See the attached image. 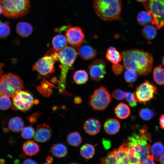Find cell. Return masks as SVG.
I'll return each mask as SVG.
<instances>
[{"instance_id":"obj_1","label":"cell","mask_w":164,"mask_h":164,"mask_svg":"<svg viewBox=\"0 0 164 164\" xmlns=\"http://www.w3.org/2000/svg\"><path fill=\"white\" fill-rule=\"evenodd\" d=\"M121 55L125 68L132 70L137 74L143 76L148 75L152 71L154 60L149 52L134 49L123 51Z\"/></svg>"},{"instance_id":"obj_2","label":"cell","mask_w":164,"mask_h":164,"mask_svg":"<svg viewBox=\"0 0 164 164\" xmlns=\"http://www.w3.org/2000/svg\"><path fill=\"white\" fill-rule=\"evenodd\" d=\"M151 136L146 132L134 133L125 142L129 147L130 164H141L150 154V146L148 143Z\"/></svg>"},{"instance_id":"obj_3","label":"cell","mask_w":164,"mask_h":164,"mask_svg":"<svg viewBox=\"0 0 164 164\" xmlns=\"http://www.w3.org/2000/svg\"><path fill=\"white\" fill-rule=\"evenodd\" d=\"M93 6L97 16L104 21L120 19L121 0H94Z\"/></svg>"},{"instance_id":"obj_4","label":"cell","mask_w":164,"mask_h":164,"mask_svg":"<svg viewBox=\"0 0 164 164\" xmlns=\"http://www.w3.org/2000/svg\"><path fill=\"white\" fill-rule=\"evenodd\" d=\"M77 47L71 46L66 47L57 52L58 59L61 63V75L59 83V91L60 93L65 91L67 75L72 67L77 55Z\"/></svg>"},{"instance_id":"obj_5","label":"cell","mask_w":164,"mask_h":164,"mask_svg":"<svg viewBox=\"0 0 164 164\" xmlns=\"http://www.w3.org/2000/svg\"><path fill=\"white\" fill-rule=\"evenodd\" d=\"M2 14L8 18H18L29 12L30 0H0Z\"/></svg>"},{"instance_id":"obj_6","label":"cell","mask_w":164,"mask_h":164,"mask_svg":"<svg viewBox=\"0 0 164 164\" xmlns=\"http://www.w3.org/2000/svg\"><path fill=\"white\" fill-rule=\"evenodd\" d=\"M23 81L18 76L10 73L2 75L0 78V97L13 98L24 88Z\"/></svg>"},{"instance_id":"obj_7","label":"cell","mask_w":164,"mask_h":164,"mask_svg":"<svg viewBox=\"0 0 164 164\" xmlns=\"http://www.w3.org/2000/svg\"><path fill=\"white\" fill-rule=\"evenodd\" d=\"M143 5L152 16V24L157 29L164 28V0H147Z\"/></svg>"},{"instance_id":"obj_8","label":"cell","mask_w":164,"mask_h":164,"mask_svg":"<svg viewBox=\"0 0 164 164\" xmlns=\"http://www.w3.org/2000/svg\"><path fill=\"white\" fill-rule=\"evenodd\" d=\"M57 52L53 48L50 50L44 56L39 59L35 63L33 66L32 70L43 75L54 72V63L58 60Z\"/></svg>"},{"instance_id":"obj_9","label":"cell","mask_w":164,"mask_h":164,"mask_svg":"<svg viewBox=\"0 0 164 164\" xmlns=\"http://www.w3.org/2000/svg\"><path fill=\"white\" fill-rule=\"evenodd\" d=\"M157 91V87L153 83L146 80L136 86V91L133 94L137 102L145 105L154 98Z\"/></svg>"},{"instance_id":"obj_10","label":"cell","mask_w":164,"mask_h":164,"mask_svg":"<svg viewBox=\"0 0 164 164\" xmlns=\"http://www.w3.org/2000/svg\"><path fill=\"white\" fill-rule=\"evenodd\" d=\"M129 148L125 142L118 149L108 152L106 156L100 159L101 164H130L128 156Z\"/></svg>"},{"instance_id":"obj_11","label":"cell","mask_w":164,"mask_h":164,"mask_svg":"<svg viewBox=\"0 0 164 164\" xmlns=\"http://www.w3.org/2000/svg\"><path fill=\"white\" fill-rule=\"evenodd\" d=\"M111 101V96L107 88L101 86L95 90L91 96L89 104L94 110H103L107 108Z\"/></svg>"},{"instance_id":"obj_12","label":"cell","mask_w":164,"mask_h":164,"mask_svg":"<svg viewBox=\"0 0 164 164\" xmlns=\"http://www.w3.org/2000/svg\"><path fill=\"white\" fill-rule=\"evenodd\" d=\"M12 98V108L24 112L29 111L35 104L32 95L26 91H20Z\"/></svg>"},{"instance_id":"obj_13","label":"cell","mask_w":164,"mask_h":164,"mask_svg":"<svg viewBox=\"0 0 164 164\" xmlns=\"http://www.w3.org/2000/svg\"><path fill=\"white\" fill-rule=\"evenodd\" d=\"M67 43L71 46L78 47L83 42L85 35L82 29L76 26H70L66 30L65 36Z\"/></svg>"},{"instance_id":"obj_14","label":"cell","mask_w":164,"mask_h":164,"mask_svg":"<svg viewBox=\"0 0 164 164\" xmlns=\"http://www.w3.org/2000/svg\"><path fill=\"white\" fill-rule=\"evenodd\" d=\"M90 76L93 80L99 81L102 79L106 74V64L102 60L97 59L89 67Z\"/></svg>"},{"instance_id":"obj_15","label":"cell","mask_w":164,"mask_h":164,"mask_svg":"<svg viewBox=\"0 0 164 164\" xmlns=\"http://www.w3.org/2000/svg\"><path fill=\"white\" fill-rule=\"evenodd\" d=\"M52 130L50 126L44 123L38 125L35 132L34 139L39 142H44L48 141L51 137Z\"/></svg>"},{"instance_id":"obj_16","label":"cell","mask_w":164,"mask_h":164,"mask_svg":"<svg viewBox=\"0 0 164 164\" xmlns=\"http://www.w3.org/2000/svg\"><path fill=\"white\" fill-rule=\"evenodd\" d=\"M101 124L97 119L90 118L85 121L84 128L85 132L90 135H94L97 134L100 131Z\"/></svg>"},{"instance_id":"obj_17","label":"cell","mask_w":164,"mask_h":164,"mask_svg":"<svg viewBox=\"0 0 164 164\" xmlns=\"http://www.w3.org/2000/svg\"><path fill=\"white\" fill-rule=\"evenodd\" d=\"M77 52L78 54L85 60H88L93 58L97 54V51L95 49L87 45L78 47Z\"/></svg>"},{"instance_id":"obj_18","label":"cell","mask_w":164,"mask_h":164,"mask_svg":"<svg viewBox=\"0 0 164 164\" xmlns=\"http://www.w3.org/2000/svg\"><path fill=\"white\" fill-rule=\"evenodd\" d=\"M104 128L105 132L110 135H113L117 133L120 128L118 121L114 118H110L104 123Z\"/></svg>"},{"instance_id":"obj_19","label":"cell","mask_w":164,"mask_h":164,"mask_svg":"<svg viewBox=\"0 0 164 164\" xmlns=\"http://www.w3.org/2000/svg\"><path fill=\"white\" fill-rule=\"evenodd\" d=\"M17 33L22 37H26L29 36L33 31V28L29 23L21 22H18L16 27Z\"/></svg>"},{"instance_id":"obj_20","label":"cell","mask_w":164,"mask_h":164,"mask_svg":"<svg viewBox=\"0 0 164 164\" xmlns=\"http://www.w3.org/2000/svg\"><path fill=\"white\" fill-rule=\"evenodd\" d=\"M22 149L24 152L29 156L36 155L40 150L39 146L33 140H28L23 144Z\"/></svg>"},{"instance_id":"obj_21","label":"cell","mask_w":164,"mask_h":164,"mask_svg":"<svg viewBox=\"0 0 164 164\" xmlns=\"http://www.w3.org/2000/svg\"><path fill=\"white\" fill-rule=\"evenodd\" d=\"M67 43L65 36L61 34L55 36L52 40L53 48L57 52L66 47L67 46Z\"/></svg>"},{"instance_id":"obj_22","label":"cell","mask_w":164,"mask_h":164,"mask_svg":"<svg viewBox=\"0 0 164 164\" xmlns=\"http://www.w3.org/2000/svg\"><path fill=\"white\" fill-rule=\"evenodd\" d=\"M8 126L9 129L13 132H18L23 128L24 121L22 119L19 117H14L9 120Z\"/></svg>"},{"instance_id":"obj_23","label":"cell","mask_w":164,"mask_h":164,"mask_svg":"<svg viewBox=\"0 0 164 164\" xmlns=\"http://www.w3.org/2000/svg\"><path fill=\"white\" fill-rule=\"evenodd\" d=\"M116 116L120 119H124L128 117L130 113V111L128 106L125 104L121 103L114 109Z\"/></svg>"},{"instance_id":"obj_24","label":"cell","mask_w":164,"mask_h":164,"mask_svg":"<svg viewBox=\"0 0 164 164\" xmlns=\"http://www.w3.org/2000/svg\"><path fill=\"white\" fill-rule=\"evenodd\" d=\"M50 150L54 156L59 158L65 156L67 152L66 146L61 143H56L53 145Z\"/></svg>"},{"instance_id":"obj_25","label":"cell","mask_w":164,"mask_h":164,"mask_svg":"<svg viewBox=\"0 0 164 164\" xmlns=\"http://www.w3.org/2000/svg\"><path fill=\"white\" fill-rule=\"evenodd\" d=\"M106 57L107 59L113 64L118 63L121 60V56L114 47H110L107 50Z\"/></svg>"},{"instance_id":"obj_26","label":"cell","mask_w":164,"mask_h":164,"mask_svg":"<svg viewBox=\"0 0 164 164\" xmlns=\"http://www.w3.org/2000/svg\"><path fill=\"white\" fill-rule=\"evenodd\" d=\"M150 152L156 161H159L164 152V146L161 142L154 143L150 147Z\"/></svg>"},{"instance_id":"obj_27","label":"cell","mask_w":164,"mask_h":164,"mask_svg":"<svg viewBox=\"0 0 164 164\" xmlns=\"http://www.w3.org/2000/svg\"><path fill=\"white\" fill-rule=\"evenodd\" d=\"M80 153L83 157L88 160L91 158L94 154V147L89 144H84L80 148Z\"/></svg>"},{"instance_id":"obj_28","label":"cell","mask_w":164,"mask_h":164,"mask_svg":"<svg viewBox=\"0 0 164 164\" xmlns=\"http://www.w3.org/2000/svg\"><path fill=\"white\" fill-rule=\"evenodd\" d=\"M153 76V79L157 84L159 85L164 84V69L161 65L154 68Z\"/></svg>"},{"instance_id":"obj_29","label":"cell","mask_w":164,"mask_h":164,"mask_svg":"<svg viewBox=\"0 0 164 164\" xmlns=\"http://www.w3.org/2000/svg\"><path fill=\"white\" fill-rule=\"evenodd\" d=\"M137 20L140 25L144 26L150 23H152V17L147 11H142L138 14Z\"/></svg>"},{"instance_id":"obj_30","label":"cell","mask_w":164,"mask_h":164,"mask_svg":"<svg viewBox=\"0 0 164 164\" xmlns=\"http://www.w3.org/2000/svg\"><path fill=\"white\" fill-rule=\"evenodd\" d=\"M142 34L147 39L151 40L156 36L157 31L154 26L149 24L144 26L142 30Z\"/></svg>"},{"instance_id":"obj_31","label":"cell","mask_w":164,"mask_h":164,"mask_svg":"<svg viewBox=\"0 0 164 164\" xmlns=\"http://www.w3.org/2000/svg\"><path fill=\"white\" fill-rule=\"evenodd\" d=\"M88 74L84 70H80L76 71L73 77L74 82L78 84L85 83L88 80Z\"/></svg>"},{"instance_id":"obj_32","label":"cell","mask_w":164,"mask_h":164,"mask_svg":"<svg viewBox=\"0 0 164 164\" xmlns=\"http://www.w3.org/2000/svg\"><path fill=\"white\" fill-rule=\"evenodd\" d=\"M67 140L68 144L70 145L77 147L81 143L82 138L78 132H71L68 135Z\"/></svg>"},{"instance_id":"obj_33","label":"cell","mask_w":164,"mask_h":164,"mask_svg":"<svg viewBox=\"0 0 164 164\" xmlns=\"http://www.w3.org/2000/svg\"><path fill=\"white\" fill-rule=\"evenodd\" d=\"M140 117L145 120H149L155 116V112L148 108H143L139 111Z\"/></svg>"},{"instance_id":"obj_34","label":"cell","mask_w":164,"mask_h":164,"mask_svg":"<svg viewBox=\"0 0 164 164\" xmlns=\"http://www.w3.org/2000/svg\"><path fill=\"white\" fill-rule=\"evenodd\" d=\"M124 78L127 82L133 83L137 79V74L132 70L127 69L124 73Z\"/></svg>"},{"instance_id":"obj_35","label":"cell","mask_w":164,"mask_h":164,"mask_svg":"<svg viewBox=\"0 0 164 164\" xmlns=\"http://www.w3.org/2000/svg\"><path fill=\"white\" fill-rule=\"evenodd\" d=\"M10 28L7 22H2L0 20V38H4L9 34Z\"/></svg>"},{"instance_id":"obj_36","label":"cell","mask_w":164,"mask_h":164,"mask_svg":"<svg viewBox=\"0 0 164 164\" xmlns=\"http://www.w3.org/2000/svg\"><path fill=\"white\" fill-rule=\"evenodd\" d=\"M22 130L21 135L24 138L30 139L34 136L35 131L31 126L26 127L23 128Z\"/></svg>"},{"instance_id":"obj_37","label":"cell","mask_w":164,"mask_h":164,"mask_svg":"<svg viewBox=\"0 0 164 164\" xmlns=\"http://www.w3.org/2000/svg\"><path fill=\"white\" fill-rule=\"evenodd\" d=\"M12 105L9 97L5 96L0 97V109L5 110L9 109Z\"/></svg>"},{"instance_id":"obj_38","label":"cell","mask_w":164,"mask_h":164,"mask_svg":"<svg viewBox=\"0 0 164 164\" xmlns=\"http://www.w3.org/2000/svg\"><path fill=\"white\" fill-rule=\"evenodd\" d=\"M126 92H124L120 89H116L112 93V96L115 99L120 100L124 99L126 95Z\"/></svg>"},{"instance_id":"obj_39","label":"cell","mask_w":164,"mask_h":164,"mask_svg":"<svg viewBox=\"0 0 164 164\" xmlns=\"http://www.w3.org/2000/svg\"><path fill=\"white\" fill-rule=\"evenodd\" d=\"M125 98L131 107H134L137 105V102L135 100L132 93L127 92Z\"/></svg>"},{"instance_id":"obj_40","label":"cell","mask_w":164,"mask_h":164,"mask_svg":"<svg viewBox=\"0 0 164 164\" xmlns=\"http://www.w3.org/2000/svg\"><path fill=\"white\" fill-rule=\"evenodd\" d=\"M41 113L39 112L34 113L27 117V119L31 124L36 123L38 118L40 117Z\"/></svg>"},{"instance_id":"obj_41","label":"cell","mask_w":164,"mask_h":164,"mask_svg":"<svg viewBox=\"0 0 164 164\" xmlns=\"http://www.w3.org/2000/svg\"><path fill=\"white\" fill-rule=\"evenodd\" d=\"M123 67L120 64H114L112 66V70L116 75H118L121 73L123 70Z\"/></svg>"},{"instance_id":"obj_42","label":"cell","mask_w":164,"mask_h":164,"mask_svg":"<svg viewBox=\"0 0 164 164\" xmlns=\"http://www.w3.org/2000/svg\"><path fill=\"white\" fill-rule=\"evenodd\" d=\"M154 159L153 156L151 155H149L146 159L142 162V164H155Z\"/></svg>"},{"instance_id":"obj_43","label":"cell","mask_w":164,"mask_h":164,"mask_svg":"<svg viewBox=\"0 0 164 164\" xmlns=\"http://www.w3.org/2000/svg\"><path fill=\"white\" fill-rule=\"evenodd\" d=\"M159 123L161 127L164 130V114H162L159 119Z\"/></svg>"},{"instance_id":"obj_44","label":"cell","mask_w":164,"mask_h":164,"mask_svg":"<svg viewBox=\"0 0 164 164\" xmlns=\"http://www.w3.org/2000/svg\"><path fill=\"white\" fill-rule=\"evenodd\" d=\"M103 143L104 148L106 149H108L110 147L111 143L109 141L104 140L103 141Z\"/></svg>"},{"instance_id":"obj_45","label":"cell","mask_w":164,"mask_h":164,"mask_svg":"<svg viewBox=\"0 0 164 164\" xmlns=\"http://www.w3.org/2000/svg\"><path fill=\"white\" fill-rule=\"evenodd\" d=\"M37 162L34 161L33 160L31 159H26L23 162V164H37Z\"/></svg>"},{"instance_id":"obj_46","label":"cell","mask_w":164,"mask_h":164,"mask_svg":"<svg viewBox=\"0 0 164 164\" xmlns=\"http://www.w3.org/2000/svg\"><path fill=\"white\" fill-rule=\"evenodd\" d=\"M81 98L79 97H76L74 99V102L76 104H80L81 103Z\"/></svg>"},{"instance_id":"obj_47","label":"cell","mask_w":164,"mask_h":164,"mask_svg":"<svg viewBox=\"0 0 164 164\" xmlns=\"http://www.w3.org/2000/svg\"><path fill=\"white\" fill-rule=\"evenodd\" d=\"M53 158L51 156H48L46 158V161L47 162V163H51L53 161Z\"/></svg>"},{"instance_id":"obj_48","label":"cell","mask_w":164,"mask_h":164,"mask_svg":"<svg viewBox=\"0 0 164 164\" xmlns=\"http://www.w3.org/2000/svg\"><path fill=\"white\" fill-rule=\"evenodd\" d=\"M159 160L160 163L164 164V153H163L161 156Z\"/></svg>"},{"instance_id":"obj_49","label":"cell","mask_w":164,"mask_h":164,"mask_svg":"<svg viewBox=\"0 0 164 164\" xmlns=\"http://www.w3.org/2000/svg\"><path fill=\"white\" fill-rule=\"evenodd\" d=\"M4 64L2 63H0V76H1L2 75V73H3V71L2 70V68L3 67Z\"/></svg>"},{"instance_id":"obj_50","label":"cell","mask_w":164,"mask_h":164,"mask_svg":"<svg viewBox=\"0 0 164 164\" xmlns=\"http://www.w3.org/2000/svg\"><path fill=\"white\" fill-rule=\"evenodd\" d=\"M2 9L1 5L0 4V15L2 13Z\"/></svg>"},{"instance_id":"obj_51","label":"cell","mask_w":164,"mask_h":164,"mask_svg":"<svg viewBox=\"0 0 164 164\" xmlns=\"http://www.w3.org/2000/svg\"><path fill=\"white\" fill-rule=\"evenodd\" d=\"M138 1L140 2H145L147 0H137Z\"/></svg>"},{"instance_id":"obj_52","label":"cell","mask_w":164,"mask_h":164,"mask_svg":"<svg viewBox=\"0 0 164 164\" xmlns=\"http://www.w3.org/2000/svg\"><path fill=\"white\" fill-rule=\"evenodd\" d=\"M162 64L164 66V56H163V57L162 59Z\"/></svg>"}]
</instances>
